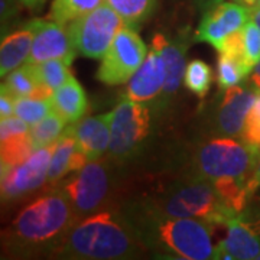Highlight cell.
Segmentation results:
<instances>
[{"label":"cell","mask_w":260,"mask_h":260,"mask_svg":"<svg viewBox=\"0 0 260 260\" xmlns=\"http://www.w3.org/2000/svg\"><path fill=\"white\" fill-rule=\"evenodd\" d=\"M145 247L130 221L102 211L75 221L48 253L61 259L119 260L138 257Z\"/></svg>","instance_id":"6da1fadb"},{"label":"cell","mask_w":260,"mask_h":260,"mask_svg":"<svg viewBox=\"0 0 260 260\" xmlns=\"http://www.w3.org/2000/svg\"><path fill=\"white\" fill-rule=\"evenodd\" d=\"M77 218L64 191L55 186L16 215L6 232V246L15 254L49 251Z\"/></svg>","instance_id":"7a4b0ae2"},{"label":"cell","mask_w":260,"mask_h":260,"mask_svg":"<svg viewBox=\"0 0 260 260\" xmlns=\"http://www.w3.org/2000/svg\"><path fill=\"white\" fill-rule=\"evenodd\" d=\"M145 246L168 259H213V227L198 218L164 217L145 210L130 221Z\"/></svg>","instance_id":"3957f363"},{"label":"cell","mask_w":260,"mask_h":260,"mask_svg":"<svg viewBox=\"0 0 260 260\" xmlns=\"http://www.w3.org/2000/svg\"><path fill=\"white\" fill-rule=\"evenodd\" d=\"M146 210L164 217L204 220L213 229L227 227L229 220L237 214L225 205L213 182L200 175L172 186Z\"/></svg>","instance_id":"277c9868"},{"label":"cell","mask_w":260,"mask_h":260,"mask_svg":"<svg viewBox=\"0 0 260 260\" xmlns=\"http://www.w3.org/2000/svg\"><path fill=\"white\" fill-rule=\"evenodd\" d=\"M259 159V148L227 136L203 143L195 152L194 165L197 175L211 181L215 188L230 184L247 188Z\"/></svg>","instance_id":"5b68a950"},{"label":"cell","mask_w":260,"mask_h":260,"mask_svg":"<svg viewBox=\"0 0 260 260\" xmlns=\"http://www.w3.org/2000/svg\"><path fill=\"white\" fill-rule=\"evenodd\" d=\"M123 26L124 22L119 13L104 2L99 8L73 20L67 29L77 54L102 59Z\"/></svg>","instance_id":"8992f818"},{"label":"cell","mask_w":260,"mask_h":260,"mask_svg":"<svg viewBox=\"0 0 260 260\" xmlns=\"http://www.w3.org/2000/svg\"><path fill=\"white\" fill-rule=\"evenodd\" d=\"M148 56V47L133 28L123 26L102 58L97 78L106 85L129 81Z\"/></svg>","instance_id":"52a82bcc"},{"label":"cell","mask_w":260,"mask_h":260,"mask_svg":"<svg viewBox=\"0 0 260 260\" xmlns=\"http://www.w3.org/2000/svg\"><path fill=\"white\" fill-rule=\"evenodd\" d=\"M110 126V146L112 158L117 160L129 158L146 139L150 127L149 109L142 103L124 97L113 110Z\"/></svg>","instance_id":"ba28073f"},{"label":"cell","mask_w":260,"mask_h":260,"mask_svg":"<svg viewBox=\"0 0 260 260\" xmlns=\"http://www.w3.org/2000/svg\"><path fill=\"white\" fill-rule=\"evenodd\" d=\"M59 188L70 200L78 218L85 217L97 211L107 198L110 189L107 167L99 159L90 160Z\"/></svg>","instance_id":"9c48e42d"},{"label":"cell","mask_w":260,"mask_h":260,"mask_svg":"<svg viewBox=\"0 0 260 260\" xmlns=\"http://www.w3.org/2000/svg\"><path fill=\"white\" fill-rule=\"evenodd\" d=\"M52 150L54 143L34 149L28 158L16 165L2 167V200H18L44 185L48 179Z\"/></svg>","instance_id":"30bf717a"},{"label":"cell","mask_w":260,"mask_h":260,"mask_svg":"<svg viewBox=\"0 0 260 260\" xmlns=\"http://www.w3.org/2000/svg\"><path fill=\"white\" fill-rule=\"evenodd\" d=\"M260 254V214L239 213L227 223V236L214 247L213 259H257Z\"/></svg>","instance_id":"8fae6325"},{"label":"cell","mask_w":260,"mask_h":260,"mask_svg":"<svg viewBox=\"0 0 260 260\" xmlns=\"http://www.w3.org/2000/svg\"><path fill=\"white\" fill-rule=\"evenodd\" d=\"M250 19L251 9L247 6L236 2L220 3L205 13L200 28L197 29L195 39L210 44L220 52L225 39L242 30Z\"/></svg>","instance_id":"7c38bea8"},{"label":"cell","mask_w":260,"mask_h":260,"mask_svg":"<svg viewBox=\"0 0 260 260\" xmlns=\"http://www.w3.org/2000/svg\"><path fill=\"white\" fill-rule=\"evenodd\" d=\"M35 22V39L26 62L39 64L48 59H64L68 64H73L75 51L64 25H59L51 19H34Z\"/></svg>","instance_id":"4fadbf2b"},{"label":"cell","mask_w":260,"mask_h":260,"mask_svg":"<svg viewBox=\"0 0 260 260\" xmlns=\"http://www.w3.org/2000/svg\"><path fill=\"white\" fill-rule=\"evenodd\" d=\"M254 88H246L240 85H233L224 90L223 102L220 103L217 112V132L223 136L236 138L242 135L246 119L250 113V109L256 102Z\"/></svg>","instance_id":"5bb4252c"},{"label":"cell","mask_w":260,"mask_h":260,"mask_svg":"<svg viewBox=\"0 0 260 260\" xmlns=\"http://www.w3.org/2000/svg\"><path fill=\"white\" fill-rule=\"evenodd\" d=\"M112 116V112L100 116H88L71 123L67 127V130L75 138L88 162L100 159L104 152L109 150Z\"/></svg>","instance_id":"9a60e30c"},{"label":"cell","mask_w":260,"mask_h":260,"mask_svg":"<svg viewBox=\"0 0 260 260\" xmlns=\"http://www.w3.org/2000/svg\"><path fill=\"white\" fill-rule=\"evenodd\" d=\"M167 71L160 52L152 48L140 68L129 80L126 97L135 102L145 103L153 100L162 93Z\"/></svg>","instance_id":"2e32d148"},{"label":"cell","mask_w":260,"mask_h":260,"mask_svg":"<svg viewBox=\"0 0 260 260\" xmlns=\"http://www.w3.org/2000/svg\"><path fill=\"white\" fill-rule=\"evenodd\" d=\"M87 162L88 159L85 158L75 138L65 127L64 133L54 143L47 182L49 185H55L68 174L81 169Z\"/></svg>","instance_id":"e0dca14e"},{"label":"cell","mask_w":260,"mask_h":260,"mask_svg":"<svg viewBox=\"0 0 260 260\" xmlns=\"http://www.w3.org/2000/svg\"><path fill=\"white\" fill-rule=\"evenodd\" d=\"M35 34V22L30 20L26 26L3 38L0 45V75L3 78L26 62L34 45Z\"/></svg>","instance_id":"ac0fdd59"},{"label":"cell","mask_w":260,"mask_h":260,"mask_svg":"<svg viewBox=\"0 0 260 260\" xmlns=\"http://www.w3.org/2000/svg\"><path fill=\"white\" fill-rule=\"evenodd\" d=\"M152 48L160 52L165 62L167 78L162 94L167 97L174 95L182 83V78L185 77V47L169 41L162 34H156L152 39Z\"/></svg>","instance_id":"d6986e66"},{"label":"cell","mask_w":260,"mask_h":260,"mask_svg":"<svg viewBox=\"0 0 260 260\" xmlns=\"http://www.w3.org/2000/svg\"><path fill=\"white\" fill-rule=\"evenodd\" d=\"M52 109L55 110L67 123L83 119L88 109V100L81 84L75 80V77H70V80L64 83L59 88L54 91L51 99Z\"/></svg>","instance_id":"ffe728a7"},{"label":"cell","mask_w":260,"mask_h":260,"mask_svg":"<svg viewBox=\"0 0 260 260\" xmlns=\"http://www.w3.org/2000/svg\"><path fill=\"white\" fill-rule=\"evenodd\" d=\"M41 85L44 84L39 83L34 64L25 62L6 75L5 83L2 84V90L16 100L22 97H32Z\"/></svg>","instance_id":"44dd1931"},{"label":"cell","mask_w":260,"mask_h":260,"mask_svg":"<svg viewBox=\"0 0 260 260\" xmlns=\"http://www.w3.org/2000/svg\"><path fill=\"white\" fill-rule=\"evenodd\" d=\"M104 0H52L48 19L59 25H70L73 20L99 8Z\"/></svg>","instance_id":"7402d4cb"},{"label":"cell","mask_w":260,"mask_h":260,"mask_svg":"<svg viewBox=\"0 0 260 260\" xmlns=\"http://www.w3.org/2000/svg\"><path fill=\"white\" fill-rule=\"evenodd\" d=\"M119 13L124 25L136 28L153 13L158 0H104Z\"/></svg>","instance_id":"603a6c76"},{"label":"cell","mask_w":260,"mask_h":260,"mask_svg":"<svg viewBox=\"0 0 260 260\" xmlns=\"http://www.w3.org/2000/svg\"><path fill=\"white\" fill-rule=\"evenodd\" d=\"M67 121L52 109V112L45 116L37 124L30 126V139L34 149L44 148L55 143L58 138L64 133Z\"/></svg>","instance_id":"cb8c5ba5"},{"label":"cell","mask_w":260,"mask_h":260,"mask_svg":"<svg viewBox=\"0 0 260 260\" xmlns=\"http://www.w3.org/2000/svg\"><path fill=\"white\" fill-rule=\"evenodd\" d=\"M251 68L240 58L220 52L217 64V81L221 90H227L233 85H239L250 74Z\"/></svg>","instance_id":"d4e9b609"},{"label":"cell","mask_w":260,"mask_h":260,"mask_svg":"<svg viewBox=\"0 0 260 260\" xmlns=\"http://www.w3.org/2000/svg\"><path fill=\"white\" fill-rule=\"evenodd\" d=\"M34 152L30 132L23 135L0 139V158L2 167H12L25 160Z\"/></svg>","instance_id":"484cf974"},{"label":"cell","mask_w":260,"mask_h":260,"mask_svg":"<svg viewBox=\"0 0 260 260\" xmlns=\"http://www.w3.org/2000/svg\"><path fill=\"white\" fill-rule=\"evenodd\" d=\"M70 67L71 64H68L67 61L59 59V58L34 64L35 74H37L39 83L47 85L54 91L56 88H59L62 84L67 83L70 80V77H73Z\"/></svg>","instance_id":"4316f807"},{"label":"cell","mask_w":260,"mask_h":260,"mask_svg":"<svg viewBox=\"0 0 260 260\" xmlns=\"http://www.w3.org/2000/svg\"><path fill=\"white\" fill-rule=\"evenodd\" d=\"M184 83L189 91H192L198 97H204L208 93L213 84V71L208 65L201 59H192L186 65Z\"/></svg>","instance_id":"83f0119b"},{"label":"cell","mask_w":260,"mask_h":260,"mask_svg":"<svg viewBox=\"0 0 260 260\" xmlns=\"http://www.w3.org/2000/svg\"><path fill=\"white\" fill-rule=\"evenodd\" d=\"M52 112L51 100H37L30 97H22L15 100V116L25 120L29 126L37 124L45 116Z\"/></svg>","instance_id":"f1b7e54d"},{"label":"cell","mask_w":260,"mask_h":260,"mask_svg":"<svg viewBox=\"0 0 260 260\" xmlns=\"http://www.w3.org/2000/svg\"><path fill=\"white\" fill-rule=\"evenodd\" d=\"M243 41L246 59L253 68L260 61V29L253 20H249L243 28Z\"/></svg>","instance_id":"f546056e"},{"label":"cell","mask_w":260,"mask_h":260,"mask_svg":"<svg viewBox=\"0 0 260 260\" xmlns=\"http://www.w3.org/2000/svg\"><path fill=\"white\" fill-rule=\"evenodd\" d=\"M242 138L246 143L260 149V95H257V99L246 119Z\"/></svg>","instance_id":"4dcf8cb0"},{"label":"cell","mask_w":260,"mask_h":260,"mask_svg":"<svg viewBox=\"0 0 260 260\" xmlns=\"http://www.w3.org/2000/svg\"><path fill=\"white\" fill-rule=\"evenodd\" d=\"M15 114V99L6 91L2 90L0 94V116L2 119H6Z\"/></svg>","instance_id":"1f68e13d"},{"label":"cell","mask_w":260,"mask_h":260,"mask_svg":"<svg viewBox=\"0 0 260 260\" xmlns=\"http://www.w3.org/2000/svg\"><path fill=\"white\" fill-rule=\"evenodd\" d=\"M260 188V159L259 162H257V165L254 168V171H253V174H251L250 179H249V184H247V192L249 195H253L257 189Z\"/></svg>","instance_id":"d6a6232c"},{"label":"cell","mask_w":260,"mask_h":260,"mask_svg":"<svg viewBox=\"0 0 260 260\" xmlns=\"http://www.w3.org/2000/svg\"><path fill=\"white\" fill-rule=\"evenodd\" d=\"M249 81H250L251 88H254L257 93H260V61L253 67V70L250 71Z\"/></svg>","instance_id":"836d02e7"},{"label":"cell","mask_w":260,"mask_h":260,"mask_svg":"<svg viewBox=\"0 0 260 260\" xmlns=\"http://www.w3.org/2000/svg\"><path fill=\"white\" fill-rule=\"evenodd\" d=\"M23 6H26V8H29V9H35V8H38L39 5H42L45 0H19Z\"/></svg>","instance_id":"e575fe53"},{"label":"cell","mask_w":260,"mask_h":260,"mask_svg":"<svg viewBox=\"0 0 260 260\" xmlns=\"http://www.w3.org/2000/svg\"><path fill=\"white\" fill-rule=\"evenodd\" d=\"M251 20H253L260 29V5L254 6V8L251 9Z\"/></svg>","instance_id":"d590c367"},{"label":"cell","mask_w":260,"mask_h":260,"mask_svg":"<svg viewBox=\"0 0 260 260\" xmlns=\"http://www.w3.org/2000/svg\"><path fill=\"white\" fill-rule=\"evenodd\" d=\"M233 2L240 3V5H243V6H247L249 9H253L254 6H257V5H259V0H233Z\"/></svg>","instance_id":"8d00e7d4"},{"label":"cell","mask_w":260,"mask_h":260,"mask_svg":"<svg viewBox=\"0 0 260 260\" xmlns=\"http://www.w3.org/2000/svg\"><path fill=\"white\" fill-rule=\"evenodd\" d=\"M205 5V8H208V9H213L215 6H218L220 3H223V0H203Z\"/></svg>","instance_id":"74e56055"},{"label":"cell","mask_w":260,"mask_h":260,"mask_svg":"<svg viewBox=\"0 0 260 260\" xmlns=\"http://www.w3.org/2000/svg\"><path fill=\"white\" fill-rule=\"evenodd\" d=\"M257 259H259V260H260V254H259V257H257Z\"/></svg>","instance_id":"f35d334b"},{"label":"cell","mask_w":260,"mask_h":260,"mask_svg":"<svg viewBox=\"0 0 260 260\" xmlns=\"http://www.w3.org/2000/svg\"><path fill=\"white\" fill-rule=\"evenodd\" d=\"M259 5H260V0H259Z\"/></svg>","instance_id":"ab89813d"}]
</instances>
